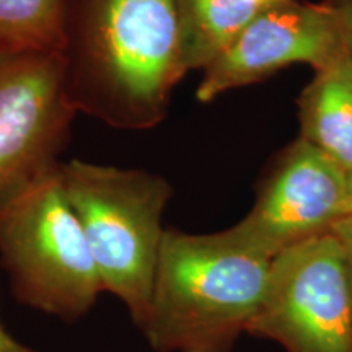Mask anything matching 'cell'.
Wrapping results in <instances>:
<instances>
[{
  "mask_svg": "<svg viewBox=\"0 0 352 352\" xmlns=\"http://www.w3.org/2000/svg\"><path fill=\"white\" fill-rule=\"evenodd\" d=\"M352 214V165L346 170V192H344V209L342 217Z\"/></svg>",
  "mask_w": 352,
  "mask_h": 352,
  "instance_id": "cell-15",
  "label": "cell"
},
{
  "mask_svg": "<svg viewBox=\"0 0 352 352\" xmlns=\"http://www.w3.org/2000/svg\"><path fill=\"white\" fill-rule=\"evenodd\" d=\"M246 334L285 352H352V290L331 230L274 256Z\"/></svg>",
  "mask_w": 352,
  "mask_h": 352,
  "instance_id": "cell-5",
  "label": "cell"
},
{
  "mask_svg": "<svg viewBox=\"0 0 352 352\" xmlns=\"http://www.w3.org/2000/svg\"><path fill=\"white\" fill-rule=\"evenodd\" d=\"M300 139L336 162L352 165V52L315 70L298 98Z\"/></svg>",
  "mask_w": 352,
  "mask_h": 352,
  "instance_id": "cell-9",
  "label": "cell"
},
{
  "mask_svg": "<svg viewBox=\"0 0 352 352\" xmlns=\"http://www.w3.org/2000/svg\"><path fill=\"white\" fill-rule=\"evenodd\" d=\"M323 3L333 12L347 50L352 52V0H324Z\"/></svg>",
  "mask_w": 352,
  "mask_h": 352,
  "instance_id": "cell-12",
  "label": "cell"
},
{
  "mask_svg": "<svg viewBox=\"0 0 352 352\" xmlns=\"http://www.w3.org/2000/svg\"><path fill=\"white\" fill-rule=\"evenodd\" d=\"M178 59L183 76L204 70L248 26L261 6L256 0H175Z\"/></svg>",
  "mask_w": 352,
  "mask_h": 352,
  "instance_id": "cell-10",
  "label": "cell"
},
{
  "mask_svg": "<svg viewBox=\"0 0 352 352\" xmlns=\"http://www.w3.org/2000/svg\"><path fill=\"white\" fill-rule=\"evenodd\" d=\"M78 114L116 129L160 124L184 77L175 0H70L63 52Z\"/></svg>",
  "mask_w": 352,
  "mask_h": 352,
  "instance_id": "cell-1",
  "label": "cell"
},
{
  "mask_svg": "<svg viewBox=\"0 0 352 352\" xmlns=\"http://www.w3.org/2000/svg\"><path fill=\"white\" fill-rule=\"evenodd\" d=\"M261 7H266V6H272V3H279V2H284V0H256Z\"/></svg>",
  "mask_w": 352,
  "mask_h": 352,
  "instance_id": "cell-16",
  "label": "cell"
},
{
  "mask_svg": "<svg viewBox=\"0 0 352 352\" xmlns=\"http://www.w3.org/2000/svg\"><path fill=\"white\" fill-rule=\"evenodd\" d=\"M77 114L63 54L0 56V208L60 164Z\"/></svg>",
  "mask_w": 352,
  "mask_h": 352,
  "instance_id": "cell-6",
  "label": "cell"
},
{
  "mask_svg": "<svg viewBox=\"0 0 352 352\" xmlns=\"http://www.w3.org/2000/svg\"><path fill=\"white\" fill-rule=\"evenodd\" d=\"M347 51L340 25L324 3H272L263 7L230 47L202 70L196 98L210 103L292 64L320 70Z\"/></svg>",
  "mask_w": 352,
  "mask_h": 352,
  "instance_id": "cell-8",
  "label": "cell"
},
{
  "mask_svg": "<svg viewBox=\"0 0 352 352\" xmlns=\"http://www.w3.org/2000/svg\"><path fill=\"white\" fill-rule=\"evenodd\" d=\"M344 192L346 171L298 138L263 182L253 209L230 232L246 248L272 259L331 230L342 217Z\"/></svg>",
  "mask_w": 352,
  "mask_h": 352,
  "instance_id": "cell-7",
  "label": "cell"
},
{
  "mask_svg": "<svg viewBox=\"0 0 352 352\" xmlns=\"http://www.w3.org/2000/svg\"><path fill=\"white\" fill-rule=\"evenodd\" d=\"M70 0H0V56L63 52Z\"/></svg>",
  "mask_w": 352,
  "mask_h": 352,
  "instance_id": "cell-11",
  "label": "cell"
},
{
  "mask_svg": "<svg viewBox=\"0 0 352 352\" xmlns=\"http://www.w3.org/2000/svg\"><path fill=\"white\" fill-rule=\"evenodd\" d=\"M0 352H38L13 338L0 320Z\"/></svg>",
  "mask_w": 352,
  "mask_h": 352,
  "instance_id": "cell-14",
  "label": "cell"
},
{
  "mask_svg": "<svg viewBox=\"0 0 352 352\" xmlns=\"http://www.w3.org/2000/svg\"><path fill=\"white\" fill-rule=\"evenodd\" d=\"M60 164L0 208V263L23 305L72 323L90 314L103 285Z\"/></svg>",
  "mask_w": 352,
  "mask_h": 352,
  "instance_id": "cell-4",
  "label": "cell"
},
{
  "mask_svg": "<svg viewBox=\"0 0 352 352\" xmlns=\"http://www.w3.org/2000/svg\"><path fill=\"white\" fill-rule=\"evenodd\" d=\"M60 176L94 254L103 292L120 298L139 328L151 303L171 184L151 171L80 158L63 162Z\"/></svg>",
  "mask_w": 352,
  "mask_h": 352,
  "instance_id": "cell-3",
  "label": "cell"
},
{
  "mask_svg": "<svg viewBox=\"0 0 352 352\" xmlns=\"http://www.w3.org/2000/svg\"><path fill=\"white\" fill-rule=\"evenodd\" d=\"M272 259L230 228H166L139 329L155 352H233L263 300Z\"/></svg>",
  "mask_w": 352,
  "mask_h": 352,
  "instance_id": "cell-2",
  "label": "cell"
},
{
  "mask_svg": "<svg viewBox=\"0 0 352 352\" xmlns=\"http://www.w3.org/2000/svg\"><path fill=\"white\" fill-rule=\"evenodd\" d=\"M331 233L340 241L342 252H344L347 276H349V284L352 290V214L344 215V217L338 220L331 227Z\"/></svg>",
  "mask_w": 352,
  "mask_h": 352,
  "instance_id": "cell-13",
  "label": "cell"
}]
</instances>
